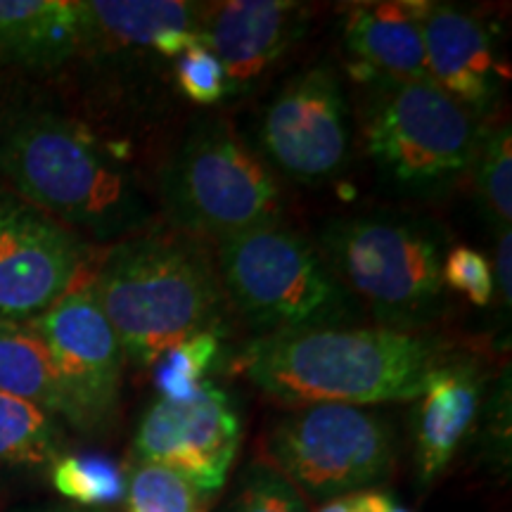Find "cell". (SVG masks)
<instances>
[{"label": "cell", "mask_w": 512, "mask_h": 512, "mask_svg": "<svg viewBox=\"0 0 512 512\" xmlns=\"http://www.w3.org/2000/svg\"><path fill=\"white\" fill-rule=\"evenodd\" d=\"M34 325L53 356L62 420L83 434L110 430L121 406L126 356L91 285L64 294Z\"/></svg>", "instance_id": "cell-10"}, {"label": "cell", "mask_w": 512, "mask_h": 512, "mask_svg": "<svg viewBox=\"0 0 512 512\" xmlns=\"http://www.w3.org/2000/svg\"><path fill=\"white\" fill-rule=\"evenodd\" d=\"M415 401V475L430 489L475 425L482 377L470 363H441Z\"/></svg>", "instance_id": "cell-16"}, {"label": "cell", "mask_w": 512, "mask_h": 512, "mask_svg": "<svg viewBox=\"0 0 512 512\" xmlns=\"http://www.w3.org/2000/svg\"><path fill=\"white\" fill-rule=\"evenodd\" d=\"M266 463L304 498H335L370 491L392 475L396 434L380 413L363 406L318 403L285 413L268 427Z\"/></svg>", "instance_id": "cell-8"}, {"label": "cell", "mask_w": 512, "mask_h": 512, "mask_svg": "<svg viewBox=\"0 0 512 512\" xmlns=\"http://www.w3.org/2000/svg\"><path fill=\"white\" fill-rule=\"evenodd\" d=\"M477 202L484 219L496 228L510 230L512 221V136L510 124L482 128L477 155L472 162Z\"/></svg>", "instance_id": "cell-22"}, {"label": "cell", "mask_w": 512, "mask_h": 512, "mask_svg": "<svg viewBox=\"0 0 512 512\" xmlns=\"http://www.w3.org/2000/svg\"><path fill=\"white\" fill-rule=\"evenodd\" d=\"M216 275L230 304L266 335L342 325L356 309L320 249L280 226L219 242Z\"/></svg>", "instance_id": "cell-7"}, {"label": "cell", "mask_w": 512, "mask_h": 512, "mask_svg": "<svg viewBox=\"0 0 512 512\" xmlns=\"http://www.w3.org/2000/svg\"><path fill=\"white\" fill-rule=\"evenodd\" d=\"M86 17V55L107 50H152L171 31L200 34L207 5L181 0H91Z\"/></svg>", "instance_id": "cell-18"}, {"label": "cell", "mask_w": 512, "mask_h": 512, "mask_svg": "<svg viewBox=\"0 0 512 512\" xmlns=\"http://www.w3.org/2000/svg\"><path fill=\"white\" fill-rule=\"evenodd\" d=\"M86 259L81 235L0 188V320L43 316L74 290Z\"/></svg>", "instance_id": "cell-11"}, {"label": "cell", "mask_w": 512, "mask_h": 512, "mask_svg": "<svg viewBox=\"0 0 512 512\" xmlns=\"http://www.w3.org/2000/svg\"><path fill=\"white\" fill-rule=\"evenodd\" d=\"M50 482L67 501L86 510H105L126 498V470L100 453H69L50 465Z\"/></svg>", "instance_id": "cell-21"}, {"label": "cell", "mask_w": 512, "mask_h": 512, "mask_svg": "<svg viewBox=\"0 0 512 512\" xmlns=\"http://www.w3.org/2000/svg\"><path fill=\"white\" fill-rule=\"evenodd\" d=\"M86 55L83 5L0 0V67L48 74Z\"/></svg>", "instance_id": "cell-17"}, {"label": "cell", "mask_w": 512, "mask_h": 512, "mask_svg": "<svg viewBox=\"0 0 512 512\" xmlns=\"http://www.w3.org/2000/svg\"><path fill=\"white\" fill-rule=\"evenodd\" d=\"M491 271H494V287L498 290V299L505 306V313H510L512 306V233L510 230H501L498 233L496 242V256L494 264H491Z\"/></svg>", "instance_id": "cell-28"}, {"label": "cell", "mask_w": 512, "mask_h": 512, "mask_svg": "<svg viewBox=\"0 0 512 512\" xmlns=\"http://www.w3.org/2000/svg\"><path fill=\"white\" fill-rule=\"evenodd\" d=\"M259 155L299 185H323L344 174L351 157V112L330 64L294 74L259 121Z\"/></svg>", "instance_id": "cell-9"}, {"label": "cell", "mask_w": 512, "mask_h": 512, "mask_svg": "<svg viewBox=\"0 0 512 512\" xmlns=\"http://www.w3.org/2000/svg\"><path fill=\"white\" fill-rule=\"evenodd\" d=\"M174 72L181 93L195 105H216L228 98L226 72L204 43H197L178 55Z\"/></svg>", "instance_id": "cell-26"}, {"label": "cell", "mask_w": 512, "mask_h": 512, "mask_svg": "<svg viewBox=\"0 0 512 512\" xmlns=\"http://www.w3.org/2000/svg\"><path fill=\"white\" fill-rule=\"evenodd\" d=\"M242 418L219 384L204 382L190 401L157 399L140 420L133 453L143 463L181 472L207 496L226 484L240 451Z\"/></svg>", "instance_id": "cell-12"}, {"label": "cell", "mask_w": 512, "mask_h": 512, "mask_svg": "<svg viewBox=\"0 0 512 512\" xmlns=\"http://www.w3.org/2000/svg\"><path fill=\"white\" fill-rule=\"evenodd\" d=\"M389 512H411V510L401 508V505H399V503H392V505H389Z\"/></svg>", "instance_id": "cell-31"}, {"label": "cell", "mask_w": 512, "mask_h": 512, "mask_svg": "<svg viewBox=\"0 0 512 512\" xmlns=\"http://www.w3.org/2000/svg\"><path fill=\"white\" fill-rule=\"evenodd\" d=\"M91 292L136 366L155 361L221 323L219 275L195 242L169 235L119 240L98 268Z\"/></svg>", "instance_id": "cell-3"}, {"label": "cell", "mask_w": 512, "mask_h": 512, "mask_svg": "<svg viewBox=\"0 0 512 512\" xmlns=\"http://www.w3.org/2000/svg\"><path fill=\"white\" fill-rule=\"evenodd\" d=\"M159 195L178 228L226 242L280 226L278 174L226 119L195 121L159 176Z\"/></svg>", "instance_id": "cell-6"}, {"label": "cell", "mask_w": 512, "mask_h": 512, "mask_svg": "<svg viewBox=\"0 0 512 512\" xmlns=\"http://www.w3.org/2000/svg\"><path fill=\"white\" fill-rule=\"evenodd\" d=\"M422 0H373L342 10V41L351 74L361 83L375 79H430Z\"/></svg>", "instance_id": "cell-15"}, {"label": "cell", "mask_w": 512, "mask_h": 512, "mask_svg": "<svg viewBox=\"0 0 512 512\" xmlns=\"http://www.w3.org/2000/svg\"><path fill=\"white\" fill-rule=\"evenodd\" d=\"M363 86V145L382 181L418 197L456 188L475 162L479 119L432 79H375Z\"/></svg>", "instance_id": "cell-5"}, {"label": "cell", "mask_w": 512, "mask_h": 512, "mask_svg": "<svg viewBox=\"0 0 512 512\" xmlns=\"http://www.w3.org/2000/svg\"><path fill=\"white\" fill-rule=\"evenodd\" d=\"M309 29V8L292 0L207 5L200 36L226 72L228 98L245 95Z\"/></svg>", "instance_id": "cell-13"}, {"label": "cell", "mask_w": 512, "mask_h": 512, "mask_svg": "<svg viewBox=\"0 0 512 512\" xmlns=\"http://www.w3.org/2000/svg\"><path fill=\"white\" fill-rule=\"evenodd\" d=\"M17 512H110V510H86V508H67V505H53V508H29Z\"/></svg>", "instance_id": "cell-30"}, {"label": "cell", "mask_w": 512, "mask_h": 512, "mask_svg": "<svg viewBox=\"0 0 512 512\" xmlns=\"http://www.w3.org/2000/svg\"><path fill=\"white\" fill-rule=\"evenodd\" d=\"M0 392L62 418V396L53 356L34 320H0Z\"/></svg>", "instance_id": "cell-19"}, {"label": "cell", "mask_w": 512, "mask_h": 512, "mask_svg": "<svg viewBox=\"0 0 512 512\" xmlns=\"http://www.w3.org/2000/svg\"><path fill=\"white\" fill-rule=\"evenodd\" d=\"M211 496L181 472L138 460L126 472V512H207Z\"/></svg>", "instance_id": "cell-23"}, {"label": "cell", "mask_w": 512, "mask_h": 512, "mask_svg": "<svg viewBox=\"0 0 512 512\" xmlns=\"http://www.w3.org/2000/svg\"><path fill=\"white\" fill-rule=\"evenodd\" d=\"M392 503L394 498L382 494V491L370 489L328 501L318 512H389V505Z\"/></svg>", "instance_id": "cell-29"}, {"label": "cell", "mask_w": 512, "mask_h": 512, "mask_svg": "<svg viewBox=\"0 0 512 512\" xmlns=\"http://www.w3.org/2000/svg\"><path fill=\"white\" fill-rule=\"evenodd\" d=\"M444 287L465 294L472 304L484 309L494 297V271L489 256L472 247H453L444 259Z\"/></svg>", "instance_id": "cell-27"}, {"label": "cell", "mask_w": 512, "mask_h": 512, "mask_svg": "<svg viewBox=\"0 0 512 512\" xmlns=\"http://www.w3.org/2000/svg\"><path fill=\"white\" fill-rule=\"evenodd\" d=\"M427 74L475 119L496 107L503 67L496 34L477 12L453 3H427L425 10Z\"/></svg>", "instance_id": "cell-14"}, {"label": "cell", "mask_w": 512, "mask_h": 512, "mask_svg": "<svg viewBox=\"0 0 512 512\" xmlns=\"http://www.w3.org/2000/svg\"><path fill=\"white\" fill-rule=\"evenodd\" d=\"M318 249L337 283L380 320L411 332L444 306L446 230L408 211L339 216L320 230Z\"/></svg>", "instance_id": "cell-4"}, {"label": "cell", "mask_w": 512, "mask_h": 512, "mask_svg": "<svg viewBox=\"0 0 512 512\" xmlns=\"http://www.w3.org/2000/svg\"><path fill=\"white\" fill-rule=\"evenodd\" d=\"M0 176L81 238L119 242L150 219L138 176L117 147L46 102L0 107Z\"/></svg>", "instance_id": "cell-1"}, {"label": "cell", "mask_w": 512, "mask_h": 512, "mask_svg": "<svg viewBox=\"0 0 512 512\" xmlns=\"http://www.w3.org/2000/svg\"><path fill=\"white\" fill-rule=\"evenodd\" d=\"M444 363L434 339L392 328H311L252 339L240 370L285 406L415 401Z\"/></svg>", "instance_id": "cell-2"}, {"label": "cell", "mask_w": 512, "mask_h": 512, "mask_svg": "<svg viewBox=\"0 0 512 512\" xmlns=\"http://www.w3.org/2000/svg\"><path fill=\"white\" fill-rule=\"evenodd\" d=\"M226 512H309V503L273 465L254 460L240 475Z\"/></svg>", "instance_id": "cell-25"}, {"label": "cell", "mask_w": 512, "mask_h": 512, "mask_svg": "<svg viewBox=\"0 0 512 512\" xmlns=\"http://www.w3.org/2000/svg\"><path fill=\"white\" fill-rule=\"evenodd\" d=\"M221 354V332H200L166 349L155 361L159 399L190 401L204 387L209 370Z\"/></svg>", "instance_id": "cell-24"}, {"label": "cell", "mask_w": 512, "mask_h": 512, "mask_svg": "<svg viewBox=\"0 0 512 512\" xmlns=\"http://www.w3.org/2000/svg\"><path fill=\"white\" fill-rule=\"evenodd\" d=\"M60 458L55 415L0 392V465L41 467Z\"/></svg>", "instance_id": "cell-20"}]
</instances>
